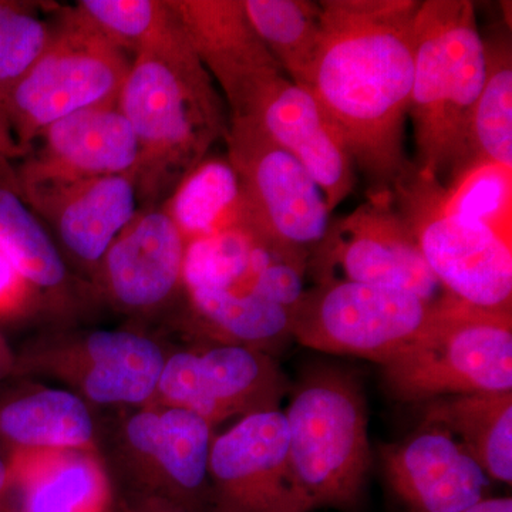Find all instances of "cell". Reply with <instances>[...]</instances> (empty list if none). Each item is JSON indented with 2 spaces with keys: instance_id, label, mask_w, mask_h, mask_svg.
<instances>
[{
  "instance_id": "obj_1",
  "label": "cell",
  "mask_w": 512,
  "mask_h": 512,
  "mask_svg": "<svg viewBox=\"0 0 512 512\" xmlns=\"http://www.w3.org/2000/svg\"><path fill=\"white\" fill-rule=\"evenodd\" d=\"M322 37L309 90L338 131L367 195L393 194L412 173L404 148L417 0L319 2Z\"/></svg>"
},
{
  "instance_id": "obj_2",
  "label": "cell",
  "mask_w": 512,
  "mask_h": 512,
  "mask_svg": "<svg viewBox=\"0 0 512 512\" xmlns=\"http://www.w3.org/2000/svg\"><path fill=\"white\" fill-rule=\"evenodd\" d=\"M168 9L133 56L117 100L140 148L141 210L160 207L212 146L225 141L229 128L228 107L217 84Z\"/></svg>"
},
{
  "instance_id": "obj_3",
  "label": "cell",
  "mask_w": 512,
  "mask_h": 512,
  "mask_svg": "<svg viewBox=\"0 0 512 512\" xmlns=\"http://www.w3.org/2000/svg\"><path fill=\"white\" fill-rule=\"evenodd\" d=\"M413 56V164L421 175L447 187L466 167L468 121L485 80V45L474 3L420 2Z\"/></svg>"
},
{
  "instance_id": "obj_4",
  "label": "cell",
  "mask_w": 512,
  "mask_h": 512,
  "mask_svg": "<svg viewBox=\"0 0 512 512\" xmlns=\"http://www.w3.org/2000/svg\"><path fill=\"white\" fill-rule=\"evenodd\" d=\"M403 403L512 390L511 309H485L444 293L416 338L383 365Z\"/></svg>"
},
{
  "instance_id": "obj_5",
  "label": "cell",
  "mask_w": 512,
  "mask_h": 512,
  "mask_svg": "<svg viewBox=\"0 0 512 512\" xmlns=\"http://www.w3.org/2000/svg\"><path fill=\"white\" fill-rule=\"evenodd\" d=\"M284 414L293 467L313 510H355L372 467L362 384L342 367L313 366Z\"/></svg>"
},
{
  "instance_id": "obj_6",
  "label": "cell",
  "mask_w": 512,
  "mask_h": 512,
  "mask_svg": "<svg viewBox=\"0 0 512 512\" xmlns=\"http://www.w3.org/2000/svg\"><path fill=\"white\" fill-rule=\"evenodd\" d=\"M131 62L77 6H57L49 46L6 100L20 148L28 154L39 134L64 117L117 103Z\"/></svg>"
},
{
  "instance_id": "obj_7",
  "label": "cell",
  "mask_w": 512,
  "mask_h": 512,
  "mask_svg": "<svg viewBox=\"0 0 512 512\" xmlns=\"http://www.w3.org/2000/svg\"><path fill=\"white\" fill-rule=\"evenodd\" d=\"M393 201L444 293L478 308H512L511 235L447 210L443 185L416 167Z\"/></svg>"
},
{
  "instance_id": "obj_8",
  "label": "cell",
  "mask_w": 512,
  "mask_h": 512,
  "mask_svg": "<svg viewBox=\"0 0 512 512\" xmlns=\"http://www.w3.org/2000/svg\"><path fill=\"white\" fill-rule=\"evenodd\" d=\"M225 143L241 187V228L278 247L311 255L330 224L318 184L255 121L229 119Z\"/></svg>"
},
{
  "instance_id": "obj_9",
  "label": "cell",
  "mask_w": 512,
  "mask_h": 512,
  "mask_svg": "<svg viewBox=\"0 0 512 512\" xmlns=\"http://www.w3.org/2000/svg\"><path fill=\"white\" fill-rule=\"evenodd\" d=\"M433 303L402 289L333 282L303 293L291 312V338L329 355L386 365L429 319Z\"/></svg>"
},
{
  "instance_id": "obj_10",
  "label": "cell",
  "mask_w": 512,
  "mask_h": 512,
  "mask_svg": "<svg viewBox=\"0 0 512 512\" xmlns=\"http://www.w3.org/2000/svg\"><path fill=\"white\" fill-rule=\"evenodd\" d=\"M316 285L333 282L387 286L439 301L441 285L394 205L393 194L367 195L349 215L330 222L309 255Z\"/></svg>"
},
{
  "instance_id": "obj_11",
  "label": "cell",
  "mask_w": 512,
  "mask_h": 512,
  "mask_svg": "<svg viewBox=\"0 0 512 512\" xmlns=\"http://www.w3.org/2000/svg\"><path fill=\"white\" fill-rule=\"evenodd\" d=\"M214 437V427L198 414L148 403L124 419L117 451L134 493L167 498L192 512H212Z\"/></svg>"
},
{
  "instance_id": "obj_12",
  "label": "cell",
  "mask_w": 512,
  "mask_h": 512,
  "mask_svg": "<svg viewBox=\"0 0 512 512\" xmlns=\"http://www.w3.org/2000/svg\"><path fill=\"white\" fill-rule=\"evenodd\" d=\"M163 346L133 330H92L45 340L23 362L55 377L90 406L143 407L163 373Z\"/></svg>"
},
{
  "instance_id": "obj_13",
  "label": "cell",
  "mask_w": 512,
  "mask_h": 512,
  "mask_svg": "<svg viewBox=\"0 0 512 512\" xmlns=\"http://www.w3.org/2000/svg\"><path fill=\"white\" fill-rule=\"evenodd\" d=\"M212 512H312L296 476L284 412L249 414L215 436Z\"/></svg>"
},
{
  "instance_id": "obj_14",
  "label": "cell",
  "mask_w": 512,
  "mask_h": 512,
  "mask_svg": "<svg viewBox=\"0 0 512 512\" xmlns=\"http://www.w3.org/2000/svg\"><path fill=\"white\" fill-rule=\"evenodd\" d=\"M289 383L268 353L217 343L167 355L153 402L198 414L212 427L279 410Z\"/></svg>"
},
{
  "instance_id": "obj_15",
  "label": "cell",
  "mask_w": 512,
  "mask_h": 512,
  "mask_svg": "<svg viewBox=\"0 0 512 512\" xmlns=\"http://www.w3.org/2000/svg\"><path fill=\"white\" fill-rule=\"evenodd\" d=\"M140 148L119 104L74 113L46 127L20 165L23 200L109 175L136 170Z\"/></svg>"
},
{
  "instance_id": "obj_16",
  "label": "cell",
  "mask_w": 512,
  "mask_h": 512,
  "mask_svg": "<svg viewBox=\"0 0 512 512\" xmlns=\"http://www.w3.org/2000/svg\"><path fill=\"white\" fill-rule=\"evenodd\" d=\"M195 55L220 87L229 119H247L282 72L249 22L242 0H167Z\"/></svg>"
},
{
  "instance_id": "obj_17",
  "label": "cell",
  "mask_w": 512,
  "mask_h": 512,
  "mask_svg": "<svg viewBox=\"0 0 512 512\" xmlns=\"http://www.w3.org/2000/svg\"><path fill=\"white\" fill-rule=\"evenodd\" d=\"M185 249L163 208H143L101 259L94 282L123 311H158L183 291Z\"/></svg>"
},
{
  "instance_id": "obj_18",
  "label": "cell",
  "mask_w": 512,
  "mask_h": 512,
  "mask_svg": "<svg viewBox=\"0 0 512 512\" xmlns=\"http://www.w3.org/2000/svg\"><path fill=\"white\" fill-rule=\"evenodd\" d=\"M292 154L318 184L333 212L355 190V167L325 111L285 74L269 80L247 117Z\"/></svg>"
},
{
  "instance_id": "obj_19",
  "label": "cell",
  "mask_w": 512,
  "mask_h": 512,
  "mask_svg": "<svg viewBox=\"0 0 512 512\" xmlns=\"http://www.w3.org/2000/svg\"><path fill=\"white\" fill-rule=\"evenodd\" d=\"M382 457L390 487L413 512H463L487 498L490 478L441 427L421 424Z\"/></svg>"
},
{
  "instance_id": "obj_20",
  "label": "cell",
  "mask_w": 512,
  "mask_h": 512,
  "mask_svg": "<svg viewBox=\"0 0 512 512\" xmlns=\"http://www.w3.org/2000/svg\"><path fill=\"white\" fill-rule=\"evenodd\" d=\"M26 204L52 224L67 258L94 278L111 244L141 210L137 168L67 185Z\"/></svg>"
},
{
  "instance_id": "obj_21",
  "label": "cell",
  "mask_w": 512,
  "mask_h": 512,
  "mask_svg": "<svg viewBox=\"0 0 512 512\" xmlns=\"http://www.w3.org/2000/svg\"><path fill=\"white\" fill-rule=\"evenodd\" d=\"M12 512H113L97 450H16L9 458Z\"/></svg>"
},
{
  "instance_id": "obj_22",
  "label": "cell",
  "mask_w": 512,
  "mask_h": 512,
  "mask_svg": "<svg viewBox=\"0 0 512 512\" xmlns=\"http://www.w3.org/2000/svg\"><path fill=\"white\" fill-rule=\"evenodd\" d=\"M0 441L16 450H97L90 404L66 387H39L0 403Z\"/></svg>"
},
{
  "instance_id": "obj_23",
  "label": "cell",
  "mask_w": 512,
  "mask_h": 512,
  "mask_svg": "<svg viewBox=\"0 0 512 512\" xmlns=\"http://www.w3.org/2000/svg\"><path fill=\"white\" fill-rule=\"evenodd\" d=\"M421 417L448 431L488 478L512 483V390L441 397L424 403Z\"/></svg>"
},
{
  "instance_id": "obj_24",
  "label": "cell",
  "mask_w": 512,
  "mask_h": 512,
  "mask_svg": "<svg viewBox=\"0 0 512 512\" xmlns=\"http://www.w3.org/2000/svg\"><path fill=\"white\" fill-rule=\"evenodd\" d=\"M0 252L37 295L62 303L72 274L56 242L15 188L0 184Z\"/></svg>"
},
{
  "instance_id": "obj_25",
  "label": "cell",
  "mask_w": 512,
  "mask_h": 512,
  "mask_svg": "<svg viewBox=\"0 0 512 512\" xmlns=\"http://www.w3.org/2000/svg\"><path fill=\"white\" fill-rule=\"evenodd\" d=\"M190 244L241 228L242 197L238 175L227 157L204 158L160 205Z\"/></svg>"
},
{
  "instance_id": "obj_26",
  "label": "cell",
  "mask_w": 512,
  "mask_h": 512,
  "mask_svg": "<svg viewBox=\"0 0 512 512\" xmlns=\"http://www.w3.org/2000/svg\"><path fill=\"white\" fill-rule=\"evenodd\" d=\"M484 45L485 80L468 121L464 170L480 163L512 170L511 42L508 37L495 36L484 40Z\"/></svg>"
},
{
  "instance_id": "obj_27",
  "label": "cell",
  "mask_w": 512,
  "mask_h": 512,
  "mask_svg": "<svg viewBox=\"0 0 512 512\" xmlns=\"http://www.w3.org/2000/svg\"><path fill=\"white\" fill-rule=\"evenodd\" d=\"M256 35L298 86H308L318 56L322 22L319 2L308 0H242Z\"/></svg>"
},
{
  "instance_id": "obj_28",
  "label": "cell",
  "mask_w": 512,
  "mask_h": 512,
  "mask_svg": "<svg viewBox=\"0 0 512 512\" xmlns=\"http://www.w3.org/2000/svg\"><path fill=\"white\" fill-rule=\"evenodd\" d=\"M46 3L0 0V101L5 104L20 80L30 72L49 46L55 8Z\"/></svg>"
},
{
  "instance_id": "obj_29",
  "label": "cell",
  "mask_w": 512,
  "mask_h": 512,
  "mask_svg": "<svg viewBox=\"0 0 512 512\" xmlns=\"http://www.w3.org/2000/svg\"><path fill=\"white\" fill-rule=\"evenodd\" d=\"M511 194V168L471 164L444 187V205L511 235Z\"/></svg>"
},
{
  "instance_id": "obj_30",
  "label": "cell",
  "mask_w": 512,
  "mask_h": 512,
  "mask_svg": "<svg viewBox=\"0 0 512 512\" xmlns=\"http://www.w3.org/2000/svg\"><path fill=\"white\" fill-rule=\"evenodd\" d=\"M76 6L131 56L136 55L170 10L167 0H79Z\"/></svg>"
},
{
  "instance_id": "obj_31",
  "label": "cell",
  "mask_w": 512,
  "mask_h": 512,
  "mask_svg": "<svg viewBox=\"0 0 512 512\" xmlns=\"http://www.w3.org/2000/svg\"><path fill=\"white\" fill-rule=\"evenodd\" d=\"M39 295L0 252V318L22 315Z\"/></svg>"
},
{
  "instance_id": "obj_32",
  "label": "cell",
  "mask_w": 512,
  "mask_h": 512,
  "mask_svg": "<svg viewBox=\"0 0 512 512\" xmlns=\"http://www.w3.org/2000/svg\"><path fill=\"white\" fill-rule=\"evenodd\" d=\"M25 156V151L20 148L13 134L5 104L0 101V184L19 191L18 177L12 168V161Z\"/></svg>"
},
{
  "instance_id": "obj_33",
  "label": "cell",
  "mask_w": 512,
  "mask_h": 512,
  "mask_svg": "<svg viewBox=\"0 0 512 512\" xmlns=\"http://www.w3.org/2000/svg\"><path fill=\"white\" fill-rule=\"evenodd\" d=\"M113 512H192L184 505L174 503L157 495L134 493L131 491L120 501L119 507L114 505Z\"/></svg>"
},
{
  "instance_id": "obj_34",
  "label": "cell",
  "mask_w": 512,
  "mask_h": 512,
  "mask_svg": "<svg viewBox=\"0 0 512 512\" xmlns=\"http://www.w3.org/2000/svg\"><path fill=\"white\" fill-rule=\"evenodd\" d=\"M0 512H12L10 498V466L9 460L0 451Z\"/></svg>"
},
{
  "instance_id": "obj_35",
  "label": "cell",
  "mask_w": 512,
  "mask_h": 512,
  "mask_svg": "<svg viewBox=\"0 0 512 512\" xmlns=\"http://www.w3.org/2000/svg\"><path fill=\"white\" fill-rule=\"evenodd\" d=\"M463 512H512V500L510 497L485 498L481 503Z\"/></svg>"
},
{
  "instance_id": "obj_36",
  "label": "cell",
  "mask_w": 512,
  "mask_h": 512,
  "mask_svg": "<svg viewBox=\"0 0 512 512\" xmlns=\"http://www.w3.org/2000/svg\"><path fill=\"white\" fill-rule=\"evenodd\" d=\"M10 365V356L8 350L5 348V343H3L2 338H0V372L8 369Z\"/></svg>"
}]
</instances>
